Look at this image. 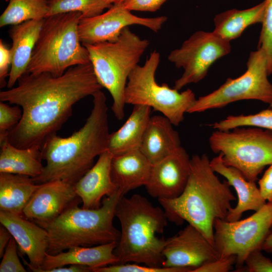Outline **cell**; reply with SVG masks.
<instances>
[{"label":"cell","instance_id":"1","mask_svg":"<svg viewBox=\"0 0 272 272\" xmlns=\"http://www.w3.org/2000/svg\"><path fill=\"white\" fill-rule=\"evenodd\" d=\"M18 83L1 91L0 100L22 109L20 122L7 136L11 144L20 148H41L71 116L77 102L103 88L91 62L72 66L57 77L47 73L25 74Z\"/></svg>","mask_w":272,"mask_h":272},{"label":"cell","instance_id":"2","mask_svg":"<svg viewBox=\"0 0 272 272\" xmlns=\"http://www.w3.org/2000/svg\"><path fill=\"white\" fill-rule=\"evenodd\" d=\"M93 108L84 125L71 135L48 137L41 150L46 162L42 173L32 178L40 184L53 180L75 184L107 150L109 135L106 98L101 90L92 95Z\"/></svg>","mask_w":272,"mask_h":272},{"label":"cell","instance_id":"3","mask_svg":"<svg viewBox=\"0 0 272 272\" xmlns=\"http://www.w3.org/2000/svg\"><path fill=\"white\" fill-rule=\"evenodd\" d=\"M230 185L221 181L203 154L190 158V171L186 185L178 197L158 199L167 219L177 225L184 221L197 228L214 246V222L225 220L236 200Z\"/></svg>","mask_w":272,"mask_h":272},{"label":"cell","instance_id":"4","mask_svg":"<svg viewBox=\"0 0 272 272\" xmlns=\"http://www.w3.org/2000/svg\"><path fill=\"white\" fill-rule=\"evenodd\" d=\"M115 216L121 225L120 238L114 250L118 263L132 262L162 266L166 239L157 235L162 233L167 224L163 209L135 194L120 197Z\"/></svg>","mask_w":272,"mask_h":272},{"label":"cell","instance_id":"5","mask_svg":"<svg viewBox=\"0 0 272 272\" xmlns=\"http://www.w3.org/2000/svg\"><path fill=\"white\" fill-rule=\"evenodd\" d=\"M122 196L118 189L94 209L75 205L44 225L48 233L47 253L55 254L75 246H91L118 242L120 231L113 224L116 209Z\"/></svg>","mask_w":272,"mask_h":272},{"label":"cell","instance_id":"6","mask_svg":"<svg viewBox=\"0 0 272 272\" xmlns=\"http://www.w3.org/2000/svg\"><path fill=\"white\" fill-rule=\"evenodd\" d=\"M81 19L79 12L45 18L25 74L47 73L57 77L72 66L90 63L79 37Z\"/></svg>","mask_w":272,"mask_h":272},{"label":"cell","instance_id":"7","mask_svg":"<svg viewBox=\"0 0 272 272\" xmlns=\"http://www.w3.org/2000/svg\"><path fill=\"white\" fill-rule=\"evenodd\" d=\"M149 44L128 27L123 29L115 42L83 44L88 51L98 82L112 97L111 109L119 120L124 116V93L128 77Z\"/></svg>","mask_w":272,"mask_h":272},{"label":"cell","instance_id":"8","mask_svg":"<svg viewBox=\"0 0 272 272\" xmlns=\"http://www.w3.org/2000/svg\"><path fill=\"white\" fill-rule=\"evenodd\" d=\"M160 60V53L154 50L144 65H137L132 71L124 90V103L148 106L161 112L177 126L183 120L185 113L196 99L190 89L179 92L165 83L160 85L156 82L155 73Z\"/></svg>","mask_w":272,"mask_h":272},{"label":"cell","instance_id":"9","mask_svg":"<svg viewBox=\"0 0 272 272\" xmlns=\"http://www.w3.org/2000/svg\"><path fill=\"white\" fill-rule=\"evenodd\" d=\"M212 151L221 154L224 164L239 170L255 182L267 165L272 164V131L252 127L216 130L209 140Z\"/></svg>","mask_w":272,"mask_h":272},{"label":"cell","instance_id":"10","mask_svg":"<svg viewBox=\"0 0 272 272\" xmlns=\"http://www.w3.org/2000/svg\"><path fill=\"white\" fill-rule=\"evenodd\" d=\"M247 70L240 77L228 78L218 89L196 99L187 113L202 112L222 108L243 100L272 102V84L269 81L267 57L260 49L252 51L247 62Z\"/></svg>","mask_w":272,"mask_h":272},{"label":"cell","instance_id":"11","mask_svg":"<svg viewBox=\"0 0 272 272\" xmlns=\"http://www.w3.org/2000/svg\"><path fill=\"white\" fill-rule=\"evenodd\" d=\"M214 247L219 258L236 256L237 270L242 269L248 254L260 249L272 226V200L246 219L227 221L217 219L214 224Z\"/></svg>","mask_w":272,"mask_h":272},{"label":"cell","instance_id":"12","mask_svg":"<svg viewBox=\"0 0 272 272\" xmlns=\"http://www.w3.org/2000/svg\"><path fill=\"white\" fill-rule=\"evenodd\" d=\"M231 51L230 42L213 31H198L185 40L181 46L172 50L168 59L184 72L174 88L177 90L191 83H196L207 75L210 66Z\"/></svg>","mask_w":272,"mask_h":272},{"label":"cell","instance_id":"13","mask_svg":"<svg viewBox=\"0 0 272 272\" xmlns=\"http://www.w3.org/2000/svg\"><path fill=\"white\" fill-rule=\"evenodd\" d=\"M166 16L143 18L133 15L122 3L113 4L108 10L96 16L81 19L79 34L82 44L115 42L125 27L132 25L145 26L157 32L167 21Z\"/></svg>","mask_w":272,"mask_h":272},{"label":"cell","instance_id":"14","mask_svg":"<svg viewBox=\"0 0 272 272\" xmlns=\"http://www.w3.org/2000/svg\"><path fill=\"white\" fill-rule=\"evenodd\" d=\"M163 256L162 266L189 268L192 270L219 258L214 246L197 228L189 224L176 235L166 239Z\"/></svg>","mask_w":272,"mask_h":272},{"label":"cell","instance_id":"15","mask_svg":"<svg viewBox=\"0 0 272 272\" xmlns=\"http://www.w3.org/2000/svg\"><path fill=\"white\" fill-rule=\"evenodd\" d=\"M79 200L74 184L59 180L47 182L40 184L24 209L23 215L43 227L70 207L79 204Z\"/></svg>","mask_w":272,"mask_h":272},{"label":"cell","instance_id":"16","mask_svg":"<svg viewBox=\"0 0 272 272\" xmlns=\"http://www.w3.org/2000/svg\"><path fill=\"white\" fill-rule=\"evenodd\" d=\"M190 171V158L181 146L152 165L148 183L149 194L158 199H172L184 190Z\"/></svg>","mask_w":272,"mask_h":272},{"label":"cell","instance_id":"17","mask_svg":"<svg viewBox=\"0 0 272 272\" xmlns=\"http://www.w3.org/2000/svg\"><path fill=\"white\" fill-rule=\"evenodd\" d=\"M0 223L16 241L23 262L32 271L40 268L48 246L47 230L23 215L2 211H0Z\"/></svg>","mask_w":272,"mask_h":272},{"label":"cell","instance_id":"18","mask_svg":"<svg viewBox=\"0 0 272 272\" xmlns=\"http://www.w3.org/2000/svg\"><path fill=\"white\" fill-rule=\"evenodd\" d=\"M112 157L108 151L104 152L93 166L74 184L75 192L83 203V208H99L103 197L109 196L118 189L111 176Z\"/></svg>","mask_w":272,"mask_h":272},{"label":"cell","instance_id":"19","mask_svg":"<svg viewBox=\"0 0 272 272\" xmlns=\"http://www.w3.org/2000/svg\"><path fill=\"white\" fill-rule=\"evenodd\" d=\"M117 242L94 246H75L55 254L46 253L40 268L34 272H47L53 268L80 265L93 268L118 263L114 253Z\"/></svg>","mask_w":272,"mask_h":272},{"label":"cell","instance_id":"20","mask_svg":"<svg viewBox=\"0 0 272 272\" xmlns=\"http://www.w3.org/2000/svg\"><path fill=\"white\" fill-rule=\"evenodd\" d=\"M212 169L224 176L230 185L234 188L238 197L236 206L229 212L226 220H239L243 213L247 211H257L262 207L266 201L262 197L255 182L247 180L237 169L225 165L222 155H218L210 161Z\"/></svg>","mask_w":272,"mask_h":272},{"label":"cell","instance_id":"21","mask_svg":"<svg viewBox=\"0 0 272 272\" xmlns=\"http://www.w3.org/2000/svg\"><path fill=\"white\" fill-rule=\"evenodd\" d=\"M43 21L44 19L27 21L13 25L9 30L12 40V62L7 82L8 89L13 88L26 73Z\"/></svg>","mask_w":272,"mask_h":272},{"label":"cell","instance_id":"22","mask_svg":"<svg viewBox=\"0 0 272 272\" xmlns=\"http://www.w3.org/2000/svg\"><path fill=\"white\" fill-rule=\"evenodd\" d=\"M152 167V164L140 149L130 151L112 157V178L124 196L129 191L147 185Z\"/></svg>","mask_w":272,"mask_h":272},{"label":"cell","instance_id":"23","mask_svg":"<svg viewBox=\"0 0 272 272\" xmlns=\"http://www.w3.org/2000/svg\"><path fill=\"white\" fill-rule=\"evenodd\" d=\"M172 126L164 115L151 117L140 150L152 165L181 147L178 133Z\"/></svg>","mask_w":272,"mask_h":272},{"label":"cell","instance_id":"24","mask_svg":"<svg viewBox=\"0 0 272 272\" xmlns=\"http://www.w3.org/2000/svg\"><path fill=\"white\" fill-rule=\"evenodd\" d=\"M133 106L131 114L124 124L109 135L107 150L113 157L140 149L151 117V108L144 105Z\"/></svg>","mask_w":272,"mask_h":272},{"label":"cell","instance_id":"25","mask_svg":"<svg viewBox=\"0 0 272 272\" xmlns=\"http://www.w3.org/2000/svg\"><path fill=\"white\" fill-rule=\"evenodd\" d=\"M0 172L26 175L32 178L42 173L44 165L40 147L17 148L7 138L0 141Z\"/></svg>","mask_w":272,"mask_h":272},{"label":"cell","instance_id":"26","mask_svg":"<svg viewBox=\"0 0 272 272\" xmlns=\"http://www.w3.org/2000/svg\"><path fill=\"white\" fill-rule=\"evenodd\" d=\"M39 186L29 176L0 172V211L23 215Z\"/></svg>","mask_w":272,"mask_h":272},{"label":"cell","instance_id":"27","mask_svg":"<svg viewBox=\"0 0 272 272\" xmlns=\"http://www.w3.org/2000/svg\"><path fill=\"white\" fill-rule=\"evenodd\" d=\"M265 0L245 10L231 9L216 15L213 32L228 41L240 37L248 26L262 23L265 11Z\"/></svg>","mask_w":272,"mask_h":272},{"label":"cell","instance_id":"28","mask_svg":"<svg viewBox=\"0 0 272 272\" xmlns=\"http://www.w3.org/2000/svg\"><path fill=\"white\" fill-rule=\"evenodd\" d=\"M48 10L47 0H9L0 16V27L44 19Z\"/></svg>","mask_w":272,"mask_h":272},{"label":"cell","instance_id":"29","mask_svg":"<svg viewBox=\"0 0 272 272\" xmlns=\"http://www.w3.org/2000/svg\"><path fill=\"white\" fill-rule=\"evenodd\" d=\"M49 10L46 17L56 14L79 12L82 19L91 18L103 13L112 4L105 0H48Z\"/></svg>","mask_w":272,"mask_h":272},{"label":"cell","instance_id":"30","mask_svg":"<svg viewBox=\"0 0 272 272\" xmlns=\"http://www.w3.org/2000/svg\"><path fill=\"white\" fill-rule=\"evenodd\" d=\"M216 130H229L238 127L252 126L272 131V109L250 115H229L211 124Z\"/></svg>","mask_w":272,"mask_h":272},{"label":"cell","instance_id":"31","mask_svg":"<svg viewBox=\"0 0 272 272\" xmlns=\"http://www.w3.org/2000/svg\"><path fill=\"white\" fill-rule=\"evenodd\" d=\"M266 7L257 49L264 51L267 57L269 74L272 70V0H265Z\"/></svg>","mask_w":272,"mask_h":272},{"label":"cell","instance_id":"32","mask_svg":"<svg viewBox=\"0 0 272 272\" xmlns=\"http://www.w3.org/2000/svg\"><path fill=\"white\" fill-rule=\"evenodd\" d=\"M191 270L189 268L143 266L129 263L110 264L92 269L93 272H191Z\"/></svg>","mask_w":272,"mask_h":272},{"label":"cell","instance_id":"33","mask_svg":"<svg viewBox=\"0 0 272 272\" xmlns=\"http://www.w3.org/2000/svg\"><path fill=\"white\" fill-rule=\"evenodd\" d=\"M22 116V110L20 106H10L1 101L0 141L7 138L9 132L20 122Z\"/></svg>","mask_w":272,"mask_h":272},{"label":"cell","instance_id":"34","mask_svg":"<svg viewBox=\"0 0 272 272\" xmlns=\"http://www.w3.org/2000/svg\"><path fill=\"white\" fill-rule=\"evenodd\" d=\"M18 245L12 237L8 244L0 264V272H26L21 262L17 250Z\"/></svg>","mask_w":272,"mask_h":272},{"label":"cell","instance_id":"35","mask_svg":"<svg viewBox=\"0 0 272 272\" xmlns=\"http://www.w3.org/2000/svg\"><path fill=\"white\" fill-rule=\"evenodd\" d=\"M244 264L249 272H272V261L262 253L260 249L251 252L247 256Z\"/></svg>","mask_w":272,"mask_h":272},{"label":"cell","instance_id":"36","mask_svg":"<svg viewBox=\"0 0 272 272\" xmlns=\"http://www.w3.org/2000/svg\"><path fill=\"white\" fill-rule=\"evenodd\" d=\"M236 262V256L219 258L200 265L191 272H227L233 268Z\"/></svg>","mask_w":272,"mask_h":272},{"label":"cell","instance_id":"37","mask_svg":"<svg viewBox=\"0 0 272 272\" xmlns=\"http://www.w3.org/2000/svg\"><path fill=\"white\" fill-rule=\"evenodd\" d=\"M167 0H124V8L131 11L154 12L159 10Z\"/></svg>","mask_w":272,"mask_h":272},{"label":"cell","instance_id":"38","mask_svg":"<svg viewBox=\"0 0 272 272\" xmlns=\"http://www.w3.org/2000/svg\"><path fill=\"white\" fill-rule=\"evenodd\" d=\"M12 62L11 48L0 39V86H7L6 78L9 77Z\"/></svg>","mask_w":272,"mask_h":272},{"label":"cell","instance_id":"39","mask_svg":"<svg viewBox=\"0 0 272 272\" xmlns=\"http://www.w3.org/2000/svg\"><path fill=\"white\" fill-rule=\"evenodd\" d=\"M258 183L262 197L265 201L272 200V164L269 165Z\"/></svg>","mask_w":272,"mask_h":272},{"label":"cell","instance_id":"40","mask_svg":"<svg viewBox=\"0 0 272 272\" xmlns=\"http://www.w3.org/2000/svg\"><path fill=\"white\" fill-rule=\"evenodd\" d=\"M10 231L3 225L0 226V257L2 258L5 249L12 238Z\"/></svg>","mask_w":272,"mask_h":272},{"label":"cell","instance_id":"41","mask_svg":"<svg viewBox=\"0 0 272 272\" xmlns=\"http://www.w3.org/2000/svg\"><path fill=\"white\" fill-rule=\"evenodd\" d=\"M90 268L86 266L80 265H70L58 267L49 269L47 272H89Z\"/></svg>","mask_w":272,"mask_h":272},{"label":"cell","instance_id":"42","mask_svg":"<svg viewBox=\"0 0 272 272\" xmlns=\"http://www.w3.org/2000/svg\"><path fill=\"white\" fill-rule=\"evenodd\" d=\"M260 249L267 253H272V232H269L262 243Z\"/></svg>","mask_w":272,"mask_h":272},{"label":"cell","instance_id":"43","mask_svg":"<svg viewBox=\"0 0 272 272\" xmlns=\"http://www.w3.org/2000/svg\"><path fill=\"white\" fill-rule=\"evenodd\" d=\"M105 1L111 4H113L121 3L124 0H105Z\"/></svg>","mask_w":272,"mask_h":272},{"label":"cell","instance_id":"44","mask_svg":"<svg viewBox=\"0 0 272 272\" xmlns=\"http://www.w3.org/2000/svg\"><path fill=\"white\" fill-rule=\"evenodd\" d=\"M272 74V70L271 72V75ZM269 108L272 109V102L269 104Z\"/></svg>","mask_w":272,"mask_h":272},{"label":"cell","instance_id":"45","mask_svg":"<svg viewBox=\"0 0 272 272\" xmlns=\"http://www.w3.org/2000/svg\"><path fill=\"white\" fill-rule=\"evenodd\" d=\"M271 228H272V226H271Z\"/></svg>","mask_w":272,"mask_h":272}]
</instances>
